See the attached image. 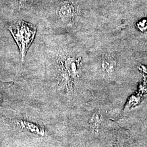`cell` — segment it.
Returning a JSON list of instances; mask_svg holds the SVG:
<instances>
[{
	"label": "cell",
	"mask_w": 147,
	"mask_h": 147,
	"mask_svg": "<svg viewBox=\"0 0 147 147\" xmlns=\"http://www.w3.org/2000/svg\"><path fill=\"white\" fill-rule=\"evenodd\" d=\"M20 1H24V2H25V1H28V0H20Z\"/></svg>",
	"instance_id": "7"
},
{
	"label": "cell",
	"mask_w": 147,
	"mask_h": 147,
	"mask_svg": "<svg viewBox=\"0 0 147 147\" xmlns=\"http://www.w3.org/2000/svg\"><path fill=\"white\" fill-rule=\"evenodd\" d=\"M101 123V117L99 113H95L89 120V124L91 129L94 133H97L100 129Z\"/></svg>",
	"instance_id": "4"
},
{
	"label": "cell",
	"mask_w": 147,
	"mask_h": 147,
	"mask_svg": "<svg viewBox=\"0 0 147 147\" xmlns=\"http://www.w3.org/2000/svg\"><path fill=\"white\" fill-rule=\"evenodd\" d=\"M13 37L19 47L22 60L33 41L36 33V28L25 21H17L8 27Z\"/></svg>",
	"instance_id": "1"
},
{
	"label": "cell",
	"mask_w": 147,
	"mask_h": 147,
	"mask_svg": "<svg viewBox=\"0 0 147 147\" xmlns=\"http://www.w3.org/2000/svg\"><path fill=\"white\" fill-rule=\"evenodd\" d=\"M75 14V8L70 3H65L61 6L59 9L60 17L65 20H69Z\"/></svg>",
	"instance_id": "3"
},
{
	"label": "cell",
	"mask_w": 147,
	"mask_h": 147,
	"mask_svg": "<svg viewBox=\"0 0 147 147\" xmlns=\"http://www.w3.org/2000/svg\"><path fill=\"white\" fill-rule=\"evenodd\" d=\"M77 63L78 62L73 59V58H68L65 61L64 67L65 69V75L66 76L65 79L69 80L71 82L73 81L72 80L76 78V76L77 74Z\"/></svg>",
	"instance_id": "2"
},
{
	"label": "cell",
	"mask_w": 147,
	"mask_h": 147,
	"mask_svg": "<svg viewBox=\"0 0 147 147\" xmlns=\"http://www.w3.org/2000/svg\"><path fill=\"white\" fill-rule=\"evenodd\" d=\"M102 65H103V68L107 73H112V71L115 69V60L110 57H108L104 61Z\"/></svg>",
	"instance_id": "5"
},
{
	"label": "cell",
	"mask_w": 147,
	"mask_h": 147,
	"mask_svg": "<svg viewBox=\"0 0 147 147\" xmlns=\"http://www.w3.org/2000/svg\"><path fill=\"white\" fill-rule=\"evenodd\" d=\"M112 147H123V145L122 144L119 143V142H117L116 143V144L115 145H113V146Z\"/></svg>",
	"instance_id": "6"
}]
</instances>
